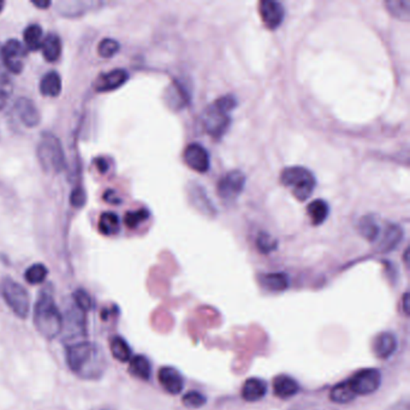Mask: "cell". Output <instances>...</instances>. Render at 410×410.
Segmentation results:
<instances>
[{"mask_svg": "<svg viewBox=\"0 0 410 410\" xmlns=\"http://www.w3.org/2000/svg\"><path fill=\"white\" fill-rule=\"evenodd\" d=\"M66 362L71 372L85 379H96L104 369L98 347L88 340L66 345Z\"/></svg>", "mask_w": 410, "mask_h": 410, "instance_id": "1", "label": "cell"}, {"mask_svg": "<svg viewBox=\"0 0 410 410\" xmlns=\"http://www.w3.org/2000/svg\"><path fill=\"white\" fill-rule=\"evenodd\" d=\"M34 325L46 340H54L63 331V318L50 289L39 294L34 307Z\"/></svg>", "mask_w": 410, "mask_h": 410, "instance_id": "2", "label": "cell"}, {"mask_svg": "<svg viewBox=\"0 0 410 410\" xmlns=\"http://www.w3.org/2000/svg\"><path fill=\"white\" fill-rule=\"evenodd\" d=\"M237 106V100L232 95H224L213 101L203 114V127L209 136L221 137L227 132L232 124V110Z\"/></svg>", "mask_w": 410, "mask_h": 410, "instance_id": "3", "label": "cell"}, {"mask_svg": "<svg viewBox=\"0 0 410 410\" xmlns=\"http://www.w3.org/2000/svg\"><path fill=\"white\" fill-rule=\"evenodd\" d=\"M280 183L290 189L298 201H307L316 189V181L306 167L289 166L280 172Z\"/></svg>", "mask_w": 410, "mask_h": 410, "instance_id": "4", "label": "cell"}, {"mask_svg": "<svg viewBox=\"0 0 410 410\" xmlns=\"http://www.w3.org/2000/svg\"><path fill=\"white\" fill-rule=\"evenodd\" d=\"M37 153L39 163L46 172L59 174L65 167V156L61 141L51 132H43Z\"/></svg>", "mask_w": 410, "mask_h": 410, "instance_id": "5", "label": "cell"}, {"mask_svg": "<svg viewBox=\"0 0 410 410\" xmlns=\"http://www.w3.org/2000/svg\"><path fill=\"white\" fill-rule=\"evenodd\" d=\"M1 296L10 309L14 311L16 316L21 319H25L30 309V300L28 291L14 282V279L5 278L1 282Z\"/></svg>", "mask_w": 410, "mask_h": 410, "instance_id": "6", "label": "cell"}, {"mask_svg": "<svg viewBox=\"0 0 410 410\" xmlns=\"http://www.w3.org/2000/svg\"><path fill=\"white\" fill-rule=\"evenodd\" d=\"M63 331H64V342L66 345L85 340L87 337L85 311L80 309L76 305L70 307V309L66 311L65 320H63Z\"/></svg>", "mask_w": 410, "mask_h": 410, "instance_id": "7", "label": "cell"}, {"mask_svg": "<svg viewBox=\"0 0 410 410\" xmlns=\"http://www.w3.org/2000/svg\"><path fill=\"white\" fill-rule=\"evenodd\" d=\"M350 390L355 397L367 396L377 391L382 384V374L378 369H362L355 373L348 380Z\"/></svg>", "mask_w": 410, "mask_h": 410, "instance_id": "8", "label": "cell"}, {"mask_svg": "<svg viewBox=\"0 0 410 410\" xmlns=\"http://www.w3.org/2000/svg\"><path fill=\"white\" fill-rule=\"evenodd\" d=\"M245 185V176L242 171L232 170L227 172L217 183L219 198L232 203L240 196Z\"/></svg>", "mask_w": 410, "mask_h": 410, "instance_id": "9", "label": "cell"}, {"mask_svg": "<svg viewBox=\"0 0 410 410\" xmlns=\"http://www.w3.org/2000/svg\"><path fill=\"white\" fill-rule=\"evenodd\" d=\"M1 57L8 70L11 71L12 74H21L23 71L27 51L19 40L11 39L6 41L1 48Z\"/></svg>", "mask_w": 410, "mask_h": 410, "instance_id": "10", "label": "cell"}, {"mask_svg": "<svg viewBox=\"0 0 410 410\" xmlns=\"http://www.w3.org/2000/svg\"><path fill=\"white\" fill-rule=\"evenodd\" d=\"M183 159L185 165L195 172L206 174L209 170L211 156L207 150L200 143H190L185 147Z\"/></svg>", "mask_w": 410, "mask_h": 410, "instance_id": "11", "label": "cell"}, {"mask_svg": "<svg viewBox=\"0 0 410 410\" xmlns=\"http://www.w3.org/2000/svg\"><path fill=\"white\" fill-rule=\"evenodd\" d=\"M259 14L265 27L269 30H274L283 23L285 10L279 1L261 0L259 3Z\"/></svg>", "mask_w": 410, "mask_h": 410, "instance_id": "12", "label": "cell"}, {"mask_svg": "<svg viewBox=\"0 0 410 410\" xmlns=\"http://www.w3.org/2000/svg\"><path fill=\"white\" fill-rule=\"evenodd\" d=\"M14 111L25 127H35L41 121L38 107L35 106L34 101L28 98H19L16 100Z\"/></svg>", "mask_w": 410, "mask_h": 410, "instance_id": "13", "label": "cell"}, {"mask_svg": "<svg viewBox=\"0 0 410 410\" xmlns=\"http://www.w3.org/2000/svg\"><path fill=\"white\" fill-rule=\"evenodd\" d=\"M129 80V74L124 69H114L98 77L95 83V90L98 92H111L118 90Z\"/></svg>", "mask_w": 410, "mask_h": 410, "instance_id": "14", "label": "cell"}, {"mask_svg": "<svg viewBox=\"0 0 410 410\" xmlns=\"http://www.w3.org/2000/svg\"><path fill=\"white\" fill-rule=\"evenodd\" d=\"M161 387L171 395H178L183 390L184 380L181 373L174 367H163L158 373Z\"/></svg>", "mask_w": 410, "mask_h": 410, "instance_id": "15", "label": "cell"}, {"mask_svg": "<svg viewBox=\"0 0 410 410\" xmlns=\"http://www.w3.org/2000/svg\"><path fill=\"white\" fill-rule=\"evenodd\" d=\"M379 237H380L379 252L387 253L395 249L397 245H400V242L403 238V230L397 224H387Z\"/></svg>", "mask_w": 410, "mask_h": 410, "instance_id": "16", "label": "cell"}, {"mask_svg": "<svg viewBox=\"0 0 410 410\" xmlns=\"http://www.w3.org/2000/svg\"><path fill=\"white\" fill-rule=\"evenodd\" d=\"M267 392V385L259 378H250L243 384L242 397L247 402L260 401Z\"/></svg>", "mask_w": 410, "mask_h": 410, "instance_id": "17", "label": "cell"}, {"mask_svg": "<svg viewBox=\"0 0 410 410\" xmlns=\"http://www.w3.org/2000/svg\"><path fill=\"white\" fill-rule=\"evenodd\" d=\"M300 390V387L294 378L289 376H278L274 378V392L276 396L282 398V400H288L295 396Z\"/></svg>", "mask_w": 410, "mask_h": 410, "instance_id": "18", "label": "cell"}, {"mask_svg": "<svg viewBox=\"0 0 410 410\" xmlns=\"http://www.w3.org/2000/svg\"><path fill=\"white\" fill-rule=\"evenodd\" d=\"M189 196H190V201L198 212L203 213L206 216H212L216 212L211 200L207 198L205 190L200 185H194L189 189Z\"/></svg>", "mask_w": 410, "mask_h": 410, "instance_id": "19", "label": "cell"}, {"mask_svg": "<svg viewBox=\"0 0 410 410\" xmlns=\"http://www.w3.org/2000/svg\"><path fill=\"white\" fill-rule=\"evenodd\" d=\"M358 229L363 238H366L369 242L377 240L382 234L380 223L378 221V218L373 214H368V216L361 218L358 222Z\"/></svg>", "mask_w": 410, "mask_h": 410, "instance_id": "20", "label": "cell"}, {"mask_svg": "<svg viewBox=\"0 0 410 410\" xmlns=\"http://www.w3.org/2000/svg\"><path fill=\"white\" fill-rule=\"evenodd\" d=\"M397 340L395 336L389 332L382 334L377 337L374 342V353L378 358H389L396 351Z\"/></svg>", "mask_w": 410, "mask_h": 410, "instance_id": "21", "label": "cell"}, {"mask_svg": "<svg viewBox=\"0 0 410 410\" xmlns=\"http://www.w3.org/2000/svg\"><path fill=\"white\" fill-rule=\"evenodd\" d=\"M307 214L308 217L311 218V222L313 225H321L322 223L325 222L329 214H330V206L329 203H326L325 200L321 198H316L314 201H311L308 207H307Z\"/></svg>", "mask_w": 410, "mask_h": 410, "instance_id": "22", "label": "cell"}, {"mask_svg": "<svg viewBox=\"0 0 410 410\" xmlns=\"http://www.w3.org/2000/svg\"><path fill=\"white\" fill-rule=\"evenodd\" d=\"M40 92L45 96L56 98L61 93V79L57 71H50L40 82Z\"/></svg>", "mask_w": 410, "mask_h": 410, "instance_id": "23", "label": "cell"}, {"mask_svg": "<svg viewBox=\"0 0 410 410\" xmlns=\"http://www.w3.org/2000/svg\"><path fill=\"white\" fill-rule=\"evenodd\" d=\"M43 56L48 61H56L61 54V40L57 34L50 33L41 43Z\"/></svg>", "mask_w": 410, "mask_h": 410, "instance_id": "24", "label": "cell"}, {"mask_svg": "<svg viewBox=\"0 0 410 410\" xmlns=\"http://www.w3.org/2000/svg\"><path fill=\"white\" fill-rule=\"evenodd\" d=\"M129 372L132 373L134 377L139 378L141 380H148L151 378L152 366L150 360L143 355H136L132 358L129 365Z\"/></svg>", "mask_w": 410, "mask_h": 410, "instance_id": "25", "label": "cell"}, {"mask_svg": "<svg viewBox=\"0 0 410 410\" xmlns=\"http://www.w3.org/2000/svg\"><path fill=\"white\" fill-rule=\"evenodd\" d=\"M110 349L112 356L119 362H127L132 358V348L121 336H114L110 340Z\"/></svg>", "mask_w": 410, "mask_h": 410, "instance_id": "26", "label": "cell"}, {"mask_svg": "<svg viewBox=\"0 0 410 410\" xmlns=\"http://www.w3.org/2000/svg\"><path fill=\"white\" fill-rule=\"evenodd\" d=\"M98 229L100 234L105 236H114L118 234L121 229V222L117 214L114 212L103 213L98 222Z\"/></svg>", "mask_w": 410, "mask_h": 410, "instance_id": "27", "label": "cell"}, {"mask_svg": "<svg viewBox=\"0 0 410 410\" xmlns=\"http://www.w3.org/2000/svg\"><path fill=\"white\" fill-rule=\"evenodd\" d=\"M24 43L30 51H38L43 43V28L39 24H30L23 33Z\"/></svg>", "mask_w": 410, "mask_h": 410, "instance_id": "28", "label": "cell"}, {"mask_svg": "<svg viewBox=\"0 0 410 410\" xmlns=\"http://www.w3.org/2000/svg\"><path fill=\"white\" fill-rule=\"evenodd\" d=\"M385 8L396 19L408 22L410 19L409 0H387Z\"/></svg>", "mask_w": 410, "mask_h": 410, "instance_id": "29", "label": "cell"}, {"mask_svg": "<svg viewBox=\"0 0 410 410\" xmlns=\"http://www.w3.org/2000/svg\"><path fill=\"white\" fill-rule=\"evenodd\" d=\"M188 103V90H185L181 83L171 85L170 90H169V104L171 107H175L177 110L182 109Z\"/></svg>", "mask_w": 410, "mask_h": 410, "instance_id": "30", "label": "cell"}, {"mask_svg": "<svg viewBox=\"0 0 410 410\" xmlns=\"http://www.w3.org/2000/svg\"><path fill=\"white\" fill-rule=\"evenodd\" d=\"M263 284L265 288L269 289L271 291H284L289 287V277L285 274H265L263 278Z\"/></svg>", "mask_w": 410, "mask_h": 410, "instance_id": "31", "label": "cell"}, {"mask_svg": "<svg viewBox=\"0 0 410 410\" xmlns=\"http://www.w3.org/2000/svg\"><path fill=\"white\" fill-rule=\"evenodd\" d=\"M331 401L336 402V403H348L356 398L353 395V391L350 390L348 382H340L337 384L335 387H332L330 393Z\"/></svg>", "mask_w": 410, "mask_h": 410, "instance_id": "32", "label": "cell"}, {"mask_svg": "<svg viewBox=\"0 0 410 410\" xmlns=\"http://www.w3.org/2000/svg\"><path fill=\"white\" fill-rule=\"evenodd\" d=\"M48 269L43 264H34L25 271V280L29 284L43 283L48 278Z\"/></svg>", "mask_w": 410, "mask_h": 410, "instance_id": "33", "label": "cell"}, {"mask_svg": "<svg viewBox=\"0 0 410 410\" xmlns=\"http://www.w3.org/2000/svg\"><path fill=\"white\" fill-rule=\"evenodd\" d=\"M148 218H150V212L147 209H139V211L127 212L124 217V223L129 229H136L140 224L146 222Z\"/></svg>", "mask_w": 410, "mask_h": 410, "instance_id": "34", "label": "cell"}, {"mask_svg": "<svg viewBox=\"0 0 410 410\" xmlns=\"http://www.w3.org/2000/svg\"><path fill=\"white\" fill-rule=\"evenodd\" d=\"M256 247L261 253L269 254L277 248V240L267 232H260L256 238Z\"/></svg>", "mask_w": 410, "mask_h": 410, "instance_id": "35", "label": "cell"}, {"mask_svg": "<svg viewBox=\"0 0 410 410\" xmlns=\"http://www.w3.org/2000/svg\"><path fill=\"white\" fill-rule=\"evenodd\" d=\"M119 43L114 40V39L106 38L100 41L98 45V53L100 57L111 58L114 57L116 53L119 51Z\"/></svg>", "mask_w": 410, "mask_h": 410, "instance_id": "36", "label": "cell"}, {"mask_svg": "<svg viewBox=\"0 0 410 410\" xmlns=\"http://www.w3.org/2000/svg\"><path fill=\"white\" fill-rule=\"evenodd\" d=\"M206 397L201 392L190 391L183 397L184 406L188 408H201L206 404Z\"/></svg>", "mask_w": 410, "mask_h": 410, "instance_id": "37", "label": "cell"}, {"mask_svg": "<svg viewBox=\"0 0 410 410\" xmlns=\"http://www.w3.org/2000/svg\"><path fill=\"white\" fill-rule=\"evenodd\" d=\"M74 301H75L76 306L83 311H88L93 307L92 297L83 289L76 290L75 293H74Z\"/></svg>", "mask_w": 410, "mask_h": 410, "instance_id": "38", "label": "cell"}, {"mask_svg": "<svg viewBox=\"0 0 410 410\" xmlns=\"http://www.w3.org/2000/svg\"><path fill=\"white\" fill-rule=\"evenodd\" d=\"M70 201L74 207H82L85 203V190L82 188L74 189L71 193Z\"/></svg>", "mask_w": 410, "mask_h": 410, "instance_id": "39", "label": "cell"}, {"mask_svg": "<svg viewBox=\"0 0 410 410\" xmlns=\"http://www.w3.org/2000/svg\"><path fill=\"white\" fill-rule=\"evenodd\" d=\"M6 103H8V94L5 93L4 90H0V111L4 109Z\"/></svg>", "mask_w": 410, "mask_h": 410, "instance_id": "40", "label": "cell"}, {"mask_svg": "<svg viewBox=\"0 0 410 410\" xmlns=\"http://www.w3.org/2000/svg\"><path fill=\"white\" fill-rule=\"evenodd\" d=\"M34 6H37V8H40V9H46L48 8L50 5H51V1H48V0H45V1H33Z\"/></svg>", "mask_w": 410, "mask_h": 410, "instance_id": "41", "label": "cell"}, {"mask_svg": "<svg viewBox=\"0 0 410 410\" xmlns=\"http://www.w3.org/2000/svg\"><path fill=\"white\" fill-rule=\"evenodd\" d=\"M403 303H404V311H406V314H408V303H409V298H408V294L404 295V300H403Z\"/></svg>", "mask_w": 410, "mask_h": 410, "instance_id": "42", "label": "cell"}, {"mask_svg": "<svg viewBox=\"0 0 410 410\" xmlns=\"http://www.w3.org/2000/svg\"><path fill=\"white\" fill-rule=\"evenodd\" d=\"M4 6H5L4 1H3V0H0V12H1V11H3V9H4Z\"/></svg>", "mask_w": 410, "mask_h": 410, "instance_id": "43", "label": "cell"}]
</instances>
